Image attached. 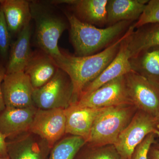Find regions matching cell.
<instances>
[{
	"mask_svg": "<svg viewBox=\"0 0 159 159\" xmlns=\"http://www.w3.org/2000/svg\"><path fill=\"white\" fill-rule=\"evenodd\" d=\"M129 31L130 27L123 36L103 51L93 55L79 57L61 51L62 57L55 63L70 78L74 89V103L78 101L86 86L98 77L113 60L122 41Z\"/></svg>",
	"mask_w": 159,
	"mask_h": 159,
	"instance_id": "6da1fadb",
	"label": "cell"
},
{
	"mask_svg": "<svg viewBox=\"0 0 159 159\" xmlns=\"http://www.w3.org/2000/svg\"><path fill=\"white\" fill-rule=\"evenodd\" d=\"M69 25L71 42L76 56H89L99 53L123 36L132 22L121 21L105 28L80 20L74 14L66 13Z\"/></svg>",
	"mask_w": 159,
	"mask_h": 159,
	"instance_id": "7a4b0ae2",
	"label": "cell"
},
{
	"mask_svg": "<svg viewBox=\"0 0 159 159\" xmlns=\"http://www.w3.org/2000/svg\"><path fill=\"white\" fill-rule=\"evenodd\" d=\"M137 111L130 103L105 107L95 119L86 143L97 146L114 145Z\"/></svg>",
	"mask_w": 159,
	"mask_h": 159,
	"instance_id": "3957f363",
	"label": "cell"
},
{
	"mask_svg": "<svg viewBox=\"0 0 159 159\" xmlns=\"http://www.w3.org/2000/svg\"><path fill=\"white\" fill-rule=\"evenodd\" d=\"M31 18L35 24V35L38 45L51 56L55 62L62 57L58 42L66 29V22L46 5L32 2L30 3Z\"/></svg>",
	"mask_w": 159,
	"mask_h": 159,
	"instance_id": "277c9868",
	"label": "cell"
},
{
	"mask_svg": "<svg viewBox=\"0 0 159 159\" xmlns=\"http://www.w3.org/2000/svg\"><path fill=\"white\" fill-rule=\"evenodd\" d=\"M34 106L39 109H66L74 103V89L70 78L58 69L46 84L34 89L32 94Z\"/></svg>",
	"mask_w": 159,
	"mask_h": 159,
	"instance_id": "5b68a950",
	"label": "cell"
},
{
	"mask_svg": "<svg viewBox=\"0 0 159 159\" xmlns=\"http://www.w3.org/2000/svg\"><path fill=\"white\" fill-rule=\"evenodd\" d=\"M156 129H158L157 118L138 110L114 145L122 158L131 159L137 146Z\"/></svg>",
	"mask_w": 159,
	"mask_h": 159,
	"instance_id": "8992f818",
	"label": "cell"
},
{
	"mask_svg": "<svg viewBox=\"0 0 159 159\" xmlns=\"http://www.w3.org/2000/svg\"><path fill=\"white\" fill-rule=\"evenodd\" d=\"M124 77L127 94L132 103L138 110L157 118L159 116V88L133 71Z\"/></svg>",
	"mask_w": 159,
	"mask_h": 159,
	"instance_id": "52a82bcc",
	"label": "cell"
},
{
	"mask_svg": "<svg viewBox=\"0 0 159 159\" xmlns=\"http://www.w3.org/2000/svg\"><path fill=\"white\" fill-rule=\"evenodd\" d=\"M124 76L103 84L74 104L80 107L94 108L133 104L127 94Z\"/></svg>",
	"mask_w": 159,
	"mask_h": 159,
	"instance_id": "ba28073f",
	"label": "cell"
},
{
	"mask_svg": "<svg viewBox=\"0 0 159 159\" xmlns=\"http://www.w3.org/2000/svg\"><path fill=\"white\" fill-rule=\"evenodd\" d=\"M65 110L38 109L29 131L44 140L51 148L66 134Z\"/></svg>",
	"mask_w": 159,
	"mask_h": 159,
	"instance_id": "9c48e42d",
	"label": "cell"
},
{
	"mask_svg": "<svg viewBox=\"0 0 159 159\" xmlns=\"http://www.w3.org/2000/svg\"><path fill=\"white\" fill-rule=\"evenodd\" d=\"M2 89L6 108H23L34 106L32 99L34 89L24 72L6 74Z\"/></svg>",
	"mask_w": 159,
	"mask_h": 159,
	"instance_id": "30bf717a",
	"label": "cell"
},
{
	"mask_svg": "<svg viewBox=\"0 0 159 159\" xmlns=\"http://www.w3.org/2000/svg\"><path fill=\"white\" fill-rule=\"evenodd\" d=\"M134 30V28L131 25L128 35L121 43L116 56L98 77L86 86L78 100L91 93L103 84L118 77L124 76L132 71L129 62L130 55L127 48V37Z\"/></svg>",
	"mask_w": 159,
	"mask_h": 159,
	"instance_id": "8fae6325",
	"label": "cell"
},
{
	"mask_svg": "<svg viewBox=\"0 0 159 159\" xmlns=\"http://www.w3.org/2000/svg\"><path fill=\"white\" fill-rule=\"evenodd\" d=\"M6 142L10 159H44L51 148L44 140L30 131Z\"/></svg>",
	"mask_w": 159,
	"mask_h": 159,
	"instance_id": "7c38bea8",
	"label": "cell"
},
{
	"mask_svg": "<svg viewBox=\"0 0 159 159\" xmlns=\"http://www.w3.org/2000/svg\"><path fill=\"white\" fill-rule=\"evenodd\" d=\"M38 108H5L0 112V133L6 140L29 131Z\"/></svg>",
	"mask_w": 159,
	"mask_h": 159,
	"instance_id": "4fadbf2b",
	"label": "cell"
},
{
	"mask_svg": "<svg viewBox=\"0 0 159 159\" xmlns=\"http://www.w3.org/2000/svg\"><path fill=\"white\" fill-rule=\"evenodd\" d=\"M105 108L80 107L72 104L65 109L66 134L81 137L86 142L95 119Z\"/></svg>",
	"mask_w": 159,
	"mask_h": 159,
	"instance_id": "5bb4252c",
	"label": "cell"
},
{
	"mask_svg": "<svg viewBox=\"0 0 159 159\" xmlns=\"http://www.w3.org/2000/svg\"><path fill=\"white\" fill-rule=\"evenodd\" d=\"M108 0H65L53 3L71 6L74 15L81 21L99 27L107 25Z\"/></svg>",
	"mask_w": 159,
	"mask_h": 159,
	"instance_id": "9a60e30c",
	"label": "cell"
},
{
	"mask_svg": "<svg viewBox=\"0 0 159 159\" xmlns=\"http://www.w3.org/2000/svg\"><path fill=\"white\" fill-rule=\"evenodd\" d=\"M31 27L28 23L18 34L17 39L11 45L6 74L24 72L32 53L30 48Z\"/></svg>",
	"mask_w": 159,
	"mask_h": 159,
	"instance_id": "2e32d148",
	"label": "cell"
},
{
	"mask_svg": "<svg viewBox=\"0 0 159 159\" xmlns=\"http://www.w3.org/2000/svg\"><path fill=\"white\" fill-rule=\"evenodd\" d=\"M58 69L54 60L45 52L32 53L24 72L29 77L33 88L35 89L48 82Z\"/></svg>",
	"mask_w": 159,
	"mask_h": 159,
	"instance_id": "e0dca14e",
	"label": "cell"
},
{
	"mask_svg": "<svg viewBox=\"0 0 159 159\" xmlns=\"http://www.w3.org/2000/svg\"><path fill=\"white\" fill-rule=\"evenodd\" d=\"M148 0H108V26L121 21L138 20L145 9Z\"/></svg>",
	"mask_w": 159,
	"mask_h": 159,
	"instance_id": "ac0fdd59",
	"label": "cell"
},
{
	"mask_svg": "<svg viewBox=\"0 0 159 159\" xmlns=\"http://www.w3.org/2000/svg\"><path fill=\"white\" fill-rule=\"evenodd\" d=\"M0 5L11 36L18 35L32 19L30 3L25 0H2Z\"/></svg>",
	"mask_w": 159,
	"mask_h": 159,
	"instance_id": "d6986e66",
	"label": "cell"
},
{
	"mask_svg": "<svg viewBox=\"0 0 159 159\" xmlns=\"http://www.w3.org/2000/svg\"><path fill=\"white\" fill-rule=\"evenodd\" d=\"M132 71L159 88V47L139 52L129 58Z\"/></svg>",
	"mask_w": 159,
	"mask_h": 159,
	"instance_id": "ffe728a7",
	"label": "cell"
},
{
	"mask_svg": "<svg viewBox=\"0 0 159 159\" xmlns=\"http://www.w3.org/2000/svg\"><path fill=\"white\" fill-rule=\"evenodd\" d=\"M134 30L127 37L130 58L144 50L159 47V23L148 24Z\"/></svg>",
	"mask_w": 159,
	"mask_h": 159,
	"instance_id": "44dd1931",
	"label": "cell"
},
{
	"mask_svg": "<svg viewBox=\"0 0 159 159\" xmlns=\"http://www.w3.org/2000/svg\"><path fill=\"white\" fill-rule=\"evenodd\" d=\"M85 143L81 137L70 135L53 146L49 159H74Z\"/></svg>",
	"mask_w": 159,
	"mask_h": 159,
	"instance_id": "7402d4cb",
	"label": "cell"
},
{
	"mask_svg": "<svg viewBox=\"0 0 159 159\" xmlns=\"http://www.w3.org/2000/svg\"><path fill=\"white\" fill-rule=\"evenodd\" d=\"M87 152L83 159H124L114 145L97 146L85 143Z\"/></svg>",
	"mask_w": 159,
	"mask_h": 159,
	"instance_id": "603a6c76",
	"label": "cell"
},
{
	"mask_svg": "<svg viewBox=\"0 0 159 159\" xmlns=\"http://www.w3.org/2000/svg\"><path fill=\"white\" fill-rule=\"evenodd\" d=\"M159 23V0L148 1L138 20L133 25L134 29L148 24Z\"/></svg>",
	"mask_w": 159,
	"mask_h": 159,
	"instance_id": "cb8c5ba5",
	"label": "cell"
},
{
	"mask_svg": "<svg viewBox=\"0 0 159 159\" xmlns=\"http://www.w3.org/2000/svg\"><path fill=\"white\" fill-rule=\"evenodd\" d=\"M11 38V35L0 5V56L3 59L8 58L9 56Z\"/></svg>",
	"mask_w": 159,
	"mask_h": 159,
	"instance_id": "d4e9b609",
	"label": "cell"
},
{
	"mask_svg": "<svg viewBox=\"0 0 159 159\" xmlns=\"http://www.w3.org/2000/svg\"><path fill=\"white\" fill-rule=\"evenodd\" d=\"M155 134L152 133L148 135L134 151L131 159H148V150L151 146L157 143Z\"/></svg>",
	"mask_w": 159,
	"mask_h": 159,
	"instance_id": "484cf974",
	"label": "cell"
},
{
	"mask_svg": "<svg viewBox=\"0 0 159 159\" xmlns=\"http://www.w3.org/2000/svg\"><path fill=\"white\" fill-rule=\"evenodd\" d=\"M6 75V68L0 63V112L6 108L2 89V83Z\"/></svg>",
	"mask_w": 159,
	"mask_h": 159,
	"instance_id": "4316f807",
	"label": "cell"
},
{
	"mask_svg": "<svg viewBox=\"0 0 159 159\" xmlns=\"http://www.w3.org/2000/svg\"><path fill=\"white\" fill-rule=\"evenodd\" d=\"M8 157L6 140L0 133V157Z\"/></svg>",
	"mask_w": 159,
	"mask_h": 159,
	"instance_id": "83f0119b",
	"label": "cell"
},
{
	"mask_svg": "<svg viewBox=\"0 0 159 159\" xmlns=\"http://www.w3.org/2000/svg\"><path fill=\"white\" fill-rule=\"evenodd\" d=\"M148 159H159V150L152 145L148 150Z\"/></svg>",
	"mask_w": 159,
	"mask_h": 159,
	"instance_id": "f1b7e54d",
	"label": "cell"
},
{
	"mask_svg": "<svg viewBox=\"0 0 159 159\" xmlns=\"http://www.w3.org/2000/svg\"><path fill=\"white\" fill-rule=\"evenodd\" d=\"M153 133L155 134L156 136L159 137V129H156L154 131ZM154 147H155L156 148H157L159 150V143H156L155 144L152 145Z\"/></svg>",
	"mask_w": 159,
	"mask_h": 159,
	"instance_id": "f546056e",
	"label": "cell"
},
{
	"mask_svg": "<svg viewBox=\"0 0 159 159\" xmlns=\"http://www.w3.org/2000/svg\"><path fill=\"white\" fill-rule=\"evenodd\" d=\"M157 121L158 127V129H159V116L157 118Z\"/></svg>",
	"mask_w": 159,
	"mask_h": 159,
	"instance_id": "4dcf8cb0",
	"label": "cell"
},
{
	"mask_svg": "<svg viewBox=\"0 0 159 159\" xmlns=\"http://www.w3.org/2000/svg\"><path fill=\"white\" fill-rule=\"evenodd\" d=\"M0 159H10L9 157H0Z\"/></svg>",
	"mask_w": 159,
	"mask_h": 159,
	"instance_id": "1f68e13d",
	"label": "cell"
},
{
	"mask_svg": "<svg viewBox=\"0 0 159 159\" xmlns=\"http://www.w3.org/2000/svg\"><path fill=\"white\" fill-rule=\"evenodd\" d=\"M1 2V0H0V2Z\"/></svg>",
	"mask_w": 159,
	"mask_h": 159,
	"instance_id": "d6a6232c",
	"label": "cell"
}]
</instances>
